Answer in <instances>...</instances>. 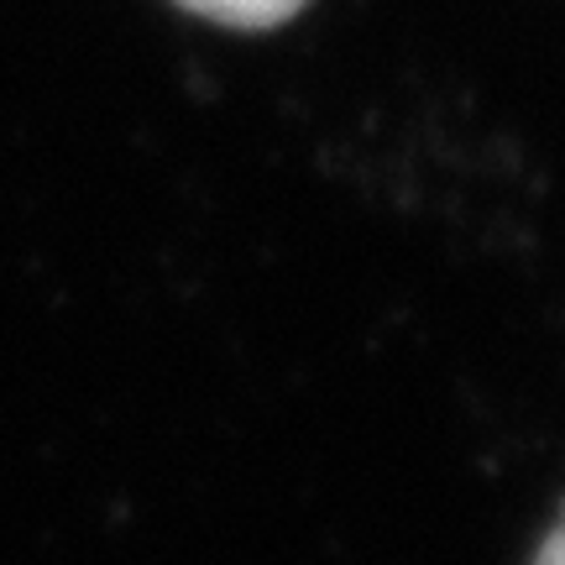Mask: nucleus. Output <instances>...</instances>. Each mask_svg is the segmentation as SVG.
Returning <instances> with one entry per match:
<instances>
[{"label": "nucleus", "mask_w": 565, "mask_h": 565, "mask_svg": "<svg viewBox=\"0 0 565 565\" xmlns=\"http://www.w3.org/2000/svg\"><path fill=\"white\" fill-rule=\"evenodd\" d=\"M534 565H565V519H561V529L545 540V550H540V561Z\"/></svg>", "instance_id": "2"}, {"label": "nucleus", "mask_w": 565, "mask_h": 565, "mask_svg": "<svg viewBox=\"0 0 565 565\" xmlns=\"http://www.w3.org/2000/svg\"><path fill=\"white\" fill-rule=\"evenodd\" d=\"M179 6L204 21L236 26V32H273V26L299 17L309 0H179Z\"/></svg>", "instance_id": "1"}]
</instances>
